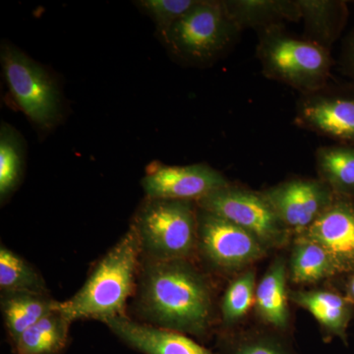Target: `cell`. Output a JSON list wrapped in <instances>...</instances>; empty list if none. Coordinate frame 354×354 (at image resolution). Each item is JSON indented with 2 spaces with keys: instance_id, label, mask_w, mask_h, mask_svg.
Instances as JSON below:
<instances>
[{
  "instance_id": "obj_1",
  "label": "cell",
  "mask_w": 354,
  "mask_h": 354,
  "mask_svg": "<svg viewBox=\"0 0 354 354\" xmlns=\"http://www.w3.org/2000/svg\"><path fill=\"white\" fill-rule=\"evenodd\" d=\"M139 304L153 326L162 329L202 337L213 323V290L190 260H149Z\"/></svg>"
},
{
  "instance_id": "obj_2",
  "label": "cell",
  "mask_w": 354,
  "mask_h": 354,
  "mask_svg": "<svg viewBox=\"0 0 354 354\" xmlns=\"http://www.w3.org/2000/svg\"><path fill=\"white\" fill-rule=\"evenodd\" d=\"M141 241L134 225L121 237L74 297L57 302L55 310L70 323L83 319L111 320L124 315L125 305L134 288Z\"/></svg>"
},
{
  "instance_id": "obj_3",
  "label": "cell",
  "mask_w": 354,
  "mask_h": 354,
  "mask_svg": "<svg viewBox=\"0 0 354 354\" xmlns=\"http://www.w3.org/2000/svg\"><path fill=\"white\" fill-rule=\"evenodd\" d=\"M258 34L256 55L266 78L286 84L300 95L315 92L330 83L334 58L326 48L290 34L286 25Z\"/></svg>"
},
{
  "instance_id": "obj_4",
  "label": "cell",
  "mask_w": 354,
  "mask_h": 354,
  "mask_svg": "<svg viewBox=\"0 0 354 354\" xmlns=\"http://www.w3.org/2000/svg\"><path fill=\"white\" fill-rule=\"evenodd\" d=\"M134 225L152 260H190L198 250V206L189 200L149 199Z\"/></svg>"
},
{
  "instance_id": "obj_5",
  "label": "cell",
  "mask_w": 354,
  "mask_h": 354,
  "mask_svg": "<svg viewBox=\"0 0 354 354\" xmlns=\"http://www.w3.org/2000/svg\"><path fill=\"white\" fill-rule=\"evenodd\" d=\"M241 34L221 1L198 0L165 37L172 53L193 64H208L232 48Z\"/></svg>"
},
{
  "instance_id": "obj_6",
  "label": "cell",
  "mask_w": 354,
  "mask_h": 354,
  "mask_svg": "<svg viewBox=\"0 0 354 354\" xmlns=\"http://www.w3.org/2000/svg\"><path fill=\"white\" fill-rule=\"evenodd\" d=\"M196 203L198 208L244 228L269 251L283 248L292 241V235L262 191L230 183Z\"/></svg>"
},
{
  "instance_id": "obj_7",
  "label": "cell",
  "mask_w": 354,
  "mask_h": 354,
  "mask_svg": "<svg viewBox=\"0 0 354 354\" xmlns=\"http://www.w3.org/2000/svg\"><path fill=\"white\" fill-rule=\"evenodd\" d=\"M1 64L14 101L26 115L43 130L55 127L62 116V94L50 73L11 44L2 46Z\"/></svg>"
},
{
  "instance_id": "obj_8",
  "label": "cell",
  "mask_w": 354,
  "mask_h": 354,
  "mask_svg": "<svg viewBox=\"0 0 354 354\" xmlns=\"http://www.w3.org/2000/svg\"><path fill=\"white\" fill-rule=\"evenodd\" d=\"M198 250L216 269L242 272L270 251L232 221L198 208Z\"/></svg>"
},
{
  "instance_id": "obj_9",
  "label": "cell",
  "mask_w": 354,
  "mask_h": 354,
  "mask_svg": "<svg viewBox=\"0 0 354 354\" xmlns=\"http://www.w3.org/2000/svg\"><path fill=\"white\" fill-rule=\"evenodd\" d=\"M293 123L337 143L354 145V82H330L300 95Z\"/></svg>"
},
{
  "instance_id": "obj_10",
  "label": "cell",
  "mask_w": 354,
  "mask_h": 354,
  "mask_svg": "<svg viewBox=\"0 0 354 354\" xmlns=\"http://www.w3.org/2000/svg\"><path fill=\"white\" fill-rule=\"evenodd\" d=\"M262 192L292 237L308 230L335 198L330 186L319 177H293Z\"/></svg>"
},
{
  "instance_id": "obj_11",
  "label": "cell",
  "mask_w": 354,
  "mask_h": 354,
  "mask_svg": "<svg viewBox=\"0 0 354 354\" xmlns=\"http://www.w3.org/2000/svg\"><path fill=\"white\" fill-rule=\"evenodd\" d=\"M228 184L227 177L207 164L155 165L142 180L149 199L195 202Z\"/></svg>"
},
{
  "instance_id": "obj_12",
  "label": "cell",
  "mask_w": 354,
  "mask_h": 354,
  "mask_svg": "<svg viewBox=\"0 0 354 354\" xmlns=\"http://www.w3.org/2000/svg\"><path fill=\"white\" fill-rule=\"evenodd\" d=\"M329 252L341 274L354 272V199L337 196L330 208L304 234Z\"/></svg>"
},
{
  "instance_id": "obj_13",
  "label": "cell",
  "mask_w": 354,
  "mask_h": 354,
  "mask_svg": "<svg viewBox=\"0 0 354 354\" xmlns=\"http://www.w3.org/2000/svg\"><path fill=\"white\" fill-rule=\"evenodd\" d=\"M106 324L121 341L144 354H215L183 333L135 322L124 315Z\"/></svg>"
},
{
  "instance_id": "obj_14",
  "label": "cell",
  "mask_w": 354,
  "mask_h": 354,
  "mask_svg": "<svg viewBox=\"0 0 354 354\" xmlns=\"http://www.w3.org/2000/svg\"><path fill=\"white\" fill-rule=\"evenodd\" d=\"M288 260L277 256L256 286L254 311L262 326L288 334L291 315Z\"/></svg>"
},
{
  "instance_id": "obj_15",
  "label": "cell",
  "mask_w": 354,
  "mask_h": 354,
  "mask_svg": "<svg viewBox=\"0 0 354 354\" xmlns=\"http://www.w3.org/2000/svg\"><path fill=\"white\" fill-rule=\"evenodd\" d=\"M290 302L308 311L320 325L326 342L339 337L348 344V329L354 317V304L346 295L329 290H297L288 293Z\"/></svg>"
},
{
  "instance_id": "obj_16",
  "label": "cell",
  "mask_w": 354,
  "mask_h": 354,
  "mask_svg": "<svg viewBox=\"0 0 354 354\" xmlns=\"http://www.w3.org/2000/svg\"><path fill=\"white\" fill-rule=\"evenodd\" d=\"M304 22L302 38L332 50L348 24V3L342 0H297Z\"/></svg>"
},
{
  "instance_id": "obj_17",
  "label": "cell",
  "mask_w": 354,
  "mask_h": 354,
  "mask_svg": "<svg viewBox=\"0 0 354 354\" xmlns=\"http://www.w3.org/2000/svg\"><path fill=\"white\" fill-rule=\"evenodd\" d=\"M230 19L243 30H263L301 21L297 0H223Z\"/></svg>"
},
{
  "instance_id": "obj_18",
  "label": "cell",
  "mask_w": 354,
  "mask_h": 354,
  "mask_svg": "<svg viewBox=\"0 0 354 354\" xmlns=\"http://www.w3.org/2000/svg\"><path fill=\"white\" fill-rule=\"evenodd\" d=\"M288 281L293 285H315L341 276L329 252L320 244L293 237L288 260Z\"/></svg>"
},
{
  "instance_id": "obj_19",
  "label": "cell",
  "mask_w": 354,
  "mask_h": 354,
  "mask_svg": "<svg viewBox=\"0 0 354 354\" xmlns=\"http://www.w3.org/2000/svg\"><path fill=\"white\" fill-rule=\"evenodd\" d=\"M220 344L221 354H297L288 334L265 326L225 330Z\"/></svg>"
},
{
  "instance_id": "obj_20",
  "label": "cell",
  "mask_w": 354,
  "mask_h": 354,
  "mask_svg": "<svg viewBox=\"0 0 354 354\" xmlns=\"http://www.w3.org/2000/svg\"><path fill=\"white\" fill-rule=\"evenodd\" d=\"M318 177L337 196L354 199V145L335 143L315 152Z\"/></svg>"
},
{
  "instance_id": "obj_21",
  "label": "cell",
  "mask_w": 354,
  "mask_h": 354,
  "mask_svg": "<svg viewBox=\"0 0 354 354\" xmlns=\"http://www.w3.org/2000/svg\"><path fill=\"white\" fill-rule=\"evenodd\" d=\"M70 324L55 310L13 342L14 351L16 354H59L68 341Z\"/></svg>"
},
{
  "instance_id": "obj_22",
  "label": "cell",
  "mask_w": 354,
  "mask_h": 354,
  "mask_svg": "<svg viewBox=\"0 0 354 354\" xmlns=\"http://www.w3.org/2000/svg\"><path fill=\"white\" fill-rule=\"evenodd\" d=\"M57 304V301L41 293H6L2 301V312L12 341H16L25 330L55 311Z\"/></svg>"
},
{
  "instance_id": "obj_23",
  "label": "cell",
  "mask_w": 354,
  "mask_h": 354,
  "mask_svg": "<svg viewBox=\"0 0 354 354\" xmlns=\"http://www.w3.org/2000/svg\"><path fill=\"white\" fill-rule=\"evenodd\" d=\"M256 286V271L252 267L239 272L230 281L221 305V321L225 330L234 329L254 306Z\"/></svg>"
},
{
  "instance_id": "obj_24",
  "label": "cell",
  "mask_w": 354,
  "mask_h": 354,
  "mask_svg": "<svg viewBox=\"0 0 354 354\" xmlns=\"http://www.w3.org/2000/svg\"><path fill=\"white\" fill-rule=\"evenodd\" d=\"M24 142L7 123L0 130V197L4 201L19 185L24 171Z\"/></svg>"
},
{
  "instance_id": "obj_25",
  "label": "cell",
  "mask_w": 354,
  "mask_h": 354,
  "mask_svg": "<svg viewBox=\"0 0 354 354\" xmlns=\"http://www.w3.org/2000/svg\"><path fill=\"white\" fill-rule=\"evenodd\" d=\"M0 288L4 292H32L44 295L43 279L17 254L0 248Z\"/></svg>"
},
{
  "instance_id": "obj_26",
  "label": "cell",
  "mask_w": 354,
  "mask_h": 354,
  "mask_svg": "<svg viewBox=\"0 0 354 354\" xmlns=\"http://www.w3.org/2000/svg\"><path fill=\"white\" fill-rule=\"evenodd\" d=\"M197 2L198 0H143L138 2V6L155 21L165 41L172 26Z\"/></svg>"
},
{
  "instance_id": "obj_27",
  "label": "cell",
  "mask_w": 354,
  "mask_h": 354,
  "mask_svg": "<svg viewBox=\"0 0 354 354\" xmlns=\"http://www.w3.org/2000/svg\"><path fill=\"white\" fill-rule=\"evenodd\" d=\"M339 65L342 74L354 82V29L342 39Z\"/></svg>"
},
{
  "instance_id": "obj_28",
  "label": "cell",
  "mask_w": 354,
  "mask_h": 354,
  "mask_svg": "<svg viewBox=\"0 0 354 354\" xmlns=\"http://www.w3.org/2000/svg\"><path fill=\"white\" fill-rule=\"evenodd\" d=\"M346 295L354 304V272L348 274V281L346 283Z\"/></svg>"
}]
</instances>
